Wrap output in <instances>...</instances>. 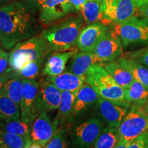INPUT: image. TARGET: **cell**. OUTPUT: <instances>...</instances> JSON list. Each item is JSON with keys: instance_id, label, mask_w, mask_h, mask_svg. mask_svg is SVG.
<instances>
[{"instance_id": "obj_32", "label": "cell", "mask_w": 148, "mask_h": 148, "mask_svg": "<svg viewBox=\"0 0 148 148\" xmlns=\"http://www.w3.org/2000/svg\"><path fill=\"white\" fill-rule=\"evenodd\" d=\"M118 0H102L103 12L107 21L113 23L115 17Z\"/></svg>"}, {"instance_id": "obj_44", "label": "cell", "mask_w": 148, "mask_h": 148, "mask_svg": "<svg viewBox=\"0 0 148 148\" xmlns=\"http://www.w3.org/2000/svg\"><path fill=\"white\" fill-rule=\"evenodd\" d=\"M8 53H9L8 52L5 51L4 49H3V48L1 47V45H0V58H1L3 56H5L8 55Z\"/></svg>"}, {"instance_id": "obj_5", "label": "cell", "mask_w": 148, "mask_h": 148, "mask_svg": "<svg viewBox=\"0 0 148 148\" xmlns=\"http://www.w3.org/2000/svg\"><path fill=\"white\" fill-rule=\"evenodd\" d=\"M120 139L130 143L148 132V115L145 106H132L118 127Z\"/></svg>"}, {"instance_id": "obj_39", "label": "cell", "mask_w": 148, "mask_h": 148, "mask_svg": "<svg viewBox=\"0 0 148 148\" xmlns=\"http://www.w3.org/2000/svg\"><path fill=\"white\" fill-rule=\"evenodd\" d=\"M140 62L144 65L148 67V49L141 56L140 59Z\"/></svg>"}, {"instance_id": "obj_33", "label": "cell", "mask_w": 148, "mask_h": 148, "mask_svg": "<svg viewBox=\"0 0 148 148\" xmlns=\"http://www.w3.org/2000/svg\"><path fill=\"white\" fill-rule=\"evenodd\" d=\"M128 148H148V132L131 141Z\"/></svg>"}, {"instance_id": "obj_40", "label": "cell", "mask_w": 148, "mask_h": 148, "mask_svg": "<svg viewBox=\"0 0 148 148\" xmlns=\"http://www.w3.org/2000/svg\"><path fill=\"white\" fill-rule=\"evenodd\" d=\"M129 144V142L120 139L119 143L116 144L113 148H128Z\"/></svg>"}, {"instance_id": "obj_21", "label": "cell", "mask_w": 148, "mask_h": 148, "mask_svg": "<svg viewBox=\"0 0 148 148\" xmlns=\"http://www.w3.org/2000/svg\"><path fill=\"white\" fill-rule=\"evenodd\" d=\"M76 94V92L62 91V98L58 108V112L53 121V125L56 130L60 128L59 127L62 126L69 116H71Z\"/></svg>"}, {"instance_id": "obj_1", "label": "cell", "mask_w": 148, "mask_h": 148, "mask_svg": "<svg viewBox=\"0 0 148 148\" xmlns=\"http://www.w3.org/2000/svg\"><path fill=\"white\" fill-rule=\"evenodd\" d=\"M40 24L21 1L0 5V45L4 50H10L19 42L38 34Z\"/></svg>"}, {"instance_id": "obj_30", "label": "cell", "mask_w": 148, "mask_h": 148, "mask_svg": "<svg viewBox=\"0 0 148 148\" xmlns=\"http://www.w3.org/2000/svg\"><path fill=\"white\" fill-rule=\"evenodd\" d=\"M45 57H42L25 64L21 69L17 71H14V73L22 79H35L40 73H42V66L45 61Z\"/></svg>"}, {"instance_id": "obj_16", "label": "cell", "mask_w": 148, "mask_h": 148, "mask_svg": "<svg viewBox=\"0 0 148 148\" xmlns=\"http://www.w3.org/2000/svg\"><path fill=\"white\" fill-rule=\"evenodd\" d=\"M77 50L56 51L47 58L42 73L47 77L56 76L64 71L68 60L76 52Z\"/></svg>"}, {"instance_id": "obj_20", "label": "cell", "mask_w": 148, "mask_h": 148, "mask_svg": "<svg viewBox=\"0 0 148 148\" xmlns=\"http://www.w3.org/2000/svg\"><path fill=\"white\" fill-rule=\"evenodd\" d=\"M124 90L125 100L131 106H145L148 100V88L143 84L134 80Z\"/></svg>"}, {"instance_id": "obj_23", "label": "cell", "mask_w": 148, "mask_h": 148, "mask_svg": "<svg viewBox=\"0 0 148 148\" xmlns=\"http://www.w3.org/2000/svg\"><path fill=\"white\" fill-rule=\"evenodd\" d=\"M103 66L116 84L121 87H127L134 80L130 72L119 63L117 60L105 64Z\"/></svg>"}, {"instance_id": "obj_22", "label": "cell", "mask_w": 148, "mask_h": 148, "mask_svg": "<svg viewBox=\"0 0 148 148\" xmlns=\"http://www.w3.org/2000/svg\"><path fill=\"white\" fill-rule=\"evenodd\" d=\"M117 62L130 72L134 80L148 88V67L140 62L127 57H120Z\"/></svg>"}, {"instance_id": "obj_12", "label": "cell", "mask_w": 148, "mask_h": 148, "mask_svg": "<svg viewBox=\"0 0 148 148\" xmlns=\"http://www.w3.org/2000/svg\"><path fill=\"white\" fill-rule=\"evenodd\" d=\"M56 131L50 118L45 111L42 110L32 123L29 137L32 143H39L45 147Z\"/></svg>"}, {"instance_id": "obj_11", "label": "cell", "mask_w": 148, "mask_h": 148, "mask_svg": "<svg viewBox=\"0 0 148 148\" xmlns=\"http://www.w3.org/2000/svg\"><path fill=\"white\" fill-rule=\"evenodd\" d=\"M108 32V25L102 23H94L85 27L79 34L76 42V47L81 51L92 52Z\"/></svg>"}, {"instance_id": "obj_26", "label": "cell", "mask_w": 148, "mask_h": 148, "mask_svg": "<svg viewBox=\"0 0 148 148\" xmlns=\"http://www.w3.org/2000/svg\"><path fill=\"white\" fill-rule=\"evenodd\" d=\"M32 143L30 137L0 129V148H27Z\"/></svg>"}, {"instance_id": "obj_10", "label": "cell", "mask_w": 148, "mask_h": 148, "mask_svg": "<svg viewBox=\"0 0 148 148\" xmlns=\"http://www.w3.org/2000/svg\"><path fill=\"white\" fill-rule=\"evenodd\" d=\"M92 52L101 59L103 64H106L121 57L123 46L119 37L111 30L101 38Z\"/></svg>"}, {"instance_id": "obj_29", "label": "cell", "mask_w": 148, "mask_h": 148, "mask_svg": "<svg viewBox=\"0 0 148 148\" xmlns=\"http://www.w3.org/2000/svg\"><path fill=\"white\" fill-rule=\"evenodd\" d=\"M32 125L22 121L21 119L10 121H3L0 120V129L5 132L21 135L29 137Z\"/></svg>"}, {"instance_id": "obj_2", "label": "cell", "mask_w": 148, "mask_h": 148, "mask_svg": "<svg viewBox=\"0 0 148 148\" xmlns=\"http://www.w3.org/2000/svg\"><path fill=\"white\" fill-rule=\"evenodd\" d=\"M85 22L80 14H73L48 25L41 32L51 52L73 50Z\"/></svg>"}, {"instance_id": "obj_24", "label": "cell", "mask_w": 148, "mask_h": 148, "mask_svg": "<svg viewBox=\"0 0 148 148\" xmlns=\"http://www.w3.org/2000/svg\"><path fill=\"white\" fill-rule=\"evenodd\" d=\"M20 116L19 106L0 90V120L10 121L19 119Z\"/></svg>"}, {"instance_id": "obj_18", "label": "cell", "mask_w": 148, "mask_h": 148, "mask_svg": "<svg viewBox=\"0 0 148 148\" xmlns=\"http://www.w3.org/2000/svg\"><path fill=\"white\" fill-rule=\"evenodd\" d=\"M79 12L87 25L94 23H102L106 25L110 24L105 16L102 0H87Z\"/></svg>"}, {"instance_id": "obj_37", "label": "cell", "mask_w": 148, "mask_h": 148, "mask_svg": "<svg viewBox=\"0 0 148 148\" xmlns=\"http://www.w3.org/2000/svg\"><path fill=\"white\" fill-rule=\"evenodd\" d=\"M45 0H35L34 2L33 3L30 8V10L34 13V11L40 10V7L42 6V5L43 4V3L45 2Z\"/></svg>"}, {"instance_id": "obj_45", "label": "cell", "mask_w": 148, "mask_h": 148, "mask_svg": "<svg viewBox=\"0 0 148 148\" xmlns=\"http://www.w3.org/2000/svg\"><path fill=\"white\" fill-rule=\"evenodd\" d=\"M12 1V0H0V5H3Z\"/></svg>"}, {"instance_id": "obj_6", "label": "cell", "mask_w": 148, "mask_h": 148, "mask_svg": "<svg viewBox=\"0 0 148 148\" xmlns=\"http://www.w3.org/2000/svg\"><path fill=\"white\" fill-rule=\"evenodd\" d=\"M112 32L119 38L122 46L148 42V20L136 16L121 24H114Z\"/></svg>"}, {"instance_id": "obj_28", "label": "cell", "mask_w": 148, "mask_h": 148, "mask_svg": "<svg viewBox=\"0 0 148 148\" xmlns=\"http://www.w3.org/2000/svg\"><path fill=\"white\" fill-rule=\"evenodd\" d=\"M23 79L14 73L13 76L11 77L5 83L1 90L18 106L21 102L22 92H23Z\"/></svg>"}, {"instance_id": "obj_36", "label": "cell", "mask_w": 148, "mask_h": 148, "mask_svg": "<svg viewBox=\"0 0 148 148\" xmlns=\"http://www.w3.org/2000/svg\"><path fill=\"white\" fill-rule=\"evenodd\" d=\"M8 60H9V53L0 58V74L2 73L3 71L7 69L8 67Z\"/></svg>"}, {"instance_id": "obj_27", "label": "cell", "mask_w": 148, "mask_h": 148, "mask_svg": "<svg viewBox=\"0 0 148 148\" xmlns=\"http://www.w3.org/2000/svg\"><path fill=\"white\" fill-rule=\"evenodd\" d=\"M119 140L118 128L108 126L103 128L91 148H113Z\"/></svg>"}, {"instance_id": "obj_19", "label": "cell", "mask_w": 148, "mask_h": 148, "mask_svg": "<svg viewBox=\"0 0 148 148\" xmlns=\"http://www.w3.org/2000/svg\"><path fill=\"white\" fill-rule=\"evenodd\" d=\"M47 79L61 91H69L76 93L85 83V76H78L68 71L56 76L47 77Z\"/></svg>"}, {"instance_id": "obj_38", "label": "cell", "mask_w": 148, "mask_h": 148, "mask_svg": "<svg viewBox=\"0 0 148 148\" xmlns=\"http://www.w3.org/2000/svg\"><path fill=\"white\" fill-rule=\"evenodd\" d=\"M139 14L144 18L148 20V5L139 8Z\"/></svg>"}, {"instance_id": "obj_7", "label": "cell", "mask_w": 148, "mask_h": 148, "mask_svg": "<svg viewBox=\"0 0 148 148\" xmlns=\"http://www.w3.org/2000/svg\"><path fill=\"white\" fill-rule=\"evenodd\" d=\"M23 92L20 102V119L32 125L37 116L41 112L38 103V94L39 82L36 79L23 80Z\"/></svg>"}, {"instance_id": "obj_41", "label": "cell", "mask_w": 148, "mask_h": 148, "mask_svg": "<svg viewBox=\"0 0 148 148\" xmlns=\"http://www.w3.org/2000/svg\"><path fill=\"white\" fill-rule=\"evenodd\" d=\"M135 5L138 8L148 5V0H134Z\"/></svg>"}, {"instance_id": "obj_34", "label": "cell", "mask_w": 148, "mask_h": 148, "mask_svg": "<svg viewBox=\"0 0 148 148\" xmlns=\"http://www.w3.org/2000/svg\"><path fill=\"white\" fill-rule=\"evenodd\" d=\"M14 75V71H12L10 67L7 68V69L0 74V90L3 88L5 83Z\"/></svg>"}, {"instance_id": "obj_42", "label": "cell", "mask_w": 148, "mask_h": 148, "mask_svg": "<svg viewBox=\"0 0 148 148\" xmlns=\"http://www.w3.org/2000/svg\"><path fill=\"white\" fill-rule=\"evenodd\" d=\"M22 3H23L25 6L27 7V8L30 10V8L32 6V5L33 4V3L34 2L35 0H20ZM31 11V10H30Z\"/></svg>"}, {"instance_id": "obj_31", "label": "cell", "mask_w": 148, "mask_h": 148, "mask_svg": "<svg viewBox=\"0 0 148 148\" xmlns=\"http://www.w3.org/2000/svg\"><path fill=\"white\" fill-rule=\"evenodd\" d=\"M44 148H69L66 138V130L63 127H60L57 130L56 132Z\"/></svg>"}, {"instance_id": "obj_15", "label": "cell", "mask_w": 148, "mask_h": 148, "mask_svg": "<svg viewBox=\"0 0 148 148\" xmlns=\"http://www.w3.org/2000/svg\"><path fill=\"white\" fill-rule=\"evenodd\" d=\"M96 64H103V62L93 52L77 51L71 58V62L66 71L78 76H85L88 69Z\"/></svg>"}, {"instance_id": "obj_3", "label": "cell", "mask_w": 148, "mask_h": 148, "mask_svg": "<svg viewBox=\"0 0 148 148\" xmlns=\"http://www.w3.org/2000/svg\"><path fill=\"white\" fill-rule=\"evenodd\" d=\"M85 82L95 88L99 97L126 108L130 105L125 100L124 88L118 85L102 64H96L88 69Z\"/></svg>"}, {"instance_id": "obj_46", "label": "cell", "mask_w": 148, "mask_h": 148, "mask_svg": "<svg viewBox=\"0 0 148 148\" xmlns=\"http://www.w3.org/2000/svg\"><path fill=\"white\" fill-rule=\"evenodd\" d=\"M145 110H146V112H147V115H148V100L147 101V103H146V104H145Z\"/></svg>"}, {"instance_id": "obj_14", "label": "cell", "mask_w": 148, "mask_h": 148, "mask_svg": "<svg viewBox=\"0 0 148 148\" xmlns=\"http://www.w3.org/2000/svg\"><path fill=\"white\" fill-rule=\"evenodd\" d=\"M62 91L47 79L39 83L38 103L40 110L49 111L58 109Z\"/></svg>"}, {"instance_id": "obj_35", "label": "cell", "mask_w": 148, "mask_h": 148, "mask_svg": "<svg viewBox=\"0 0 148 148\" xmlns=\"http://www.w3.org/2000/svg\"><path fill=\"white\" fill-rule=\"evenodd\" d=\"M67 1L69 4L77 11V12H78L87 0H67Z\"/></svg>"}, {"instance_id": "obj_8", "label": "cell", "mask_w": 148, "mask_h": 148, "mask_svg": "<svg viewBox=\"0 0 148 148\" xmlns=\"http://www.w3.org/2000/svg\"><path fill=\"white\" fill-rule=\"evenodd\" d=\"M103 123L98 119H90L71 131L73 148H91L103 130Z\"/></svg>"}, {"instance_id": "obj_9", "label": "cell", "mask_w": 148, "mask_h": 148, "mask_svg": "<svg viewBox=\"0 0 148 148\" xmlns=\"http://www.w3.org/2000/svg\"><path fill=\"white\" fill-rule=\"evenodd\" d=\"M76 12L67 0H45L40 8L38 20L41 25L48 26Z\"/></svg>"}, {"instance_id": "obj_17", "label": "cell", "mask_w": 148, "mask_h": 148, "mask_svg": "<svg viewBox=\"0 0 148 148\" xmlns=\"http://www.w3.org/2000/svg\"><path fill=\"white\" fill-rule=\"evenodd\" d=\"M99 97L95 88L85 82L77 92L71 116L80 114L97 101Z\"/></svg>"}, {"instance_id": "obj_13", "label": "cell", "mask_w": 148, "mask_h": 148, "mask_svg": "<svg viewBox=\"0 0 148 148\" xmlns=\"http://www.w3.org/2000/svg\"><path fill=\"white\" fill-rule=\"evenodd\" d=\"M98 112L108 126L118 128L128 112V108L99 97L97 100Z\"/></svg>"}, {"instance_id": "obj_4", "label": "cell", "mask_w": 148, "mask_h": 148, "mask_svg": "<svg viewBox=\"0 0 148 148\" xmlns=\"http://www.w3.org/2000/svg\"><path fill=\"white\" fill-rule=\"evenodd\" d=\"M51 53L46 40L41 33L24 40L11 49L9 53L8 67L12 71H17L25 64L47 56Z\"/></svg>"}, {"instance_id": "obj_43", "label": "cell", "mask_w": 148, "mask_h": 148, "mask_svg": "<svg viewBox=\"0 0 148 148\" xmlns=\"http://www.w3.org/2000/svg\"><path fill=\"white\" fill-rule=\"evenodd\" d=\"M43 146H42L41 145H40L39 143H32L27 148H43Z\"/></svg>"}, {"instance_id": "obj_25", "label": "cell", "mask_w": 148, "mask_h": 148, "mask_svg": "<svg viewBox=\"0 0 148 148\" xmlns=\"http://www.w3.org/2000/svg\"><path fill=\"white\" fill-rule=\"evenodd\" d=\"M139 13V8L134 0H118L113 24H121L135 17Z\"/></svg>"}]
</instances>
